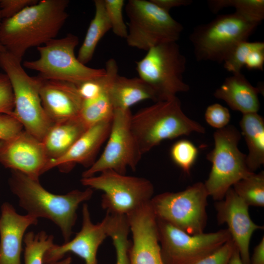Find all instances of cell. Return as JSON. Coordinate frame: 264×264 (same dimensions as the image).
<instances>
[{
    "label": "cell",
    "instance_id": "cell-1",
    "mask_svg": "<svg viewBox=\"0 0 264 264\" xmlns=\"http://www.w3.org/2000/svg\"><path fill=\"white\" fill-rule=\"evenodd\" d=\"M68 0H42L17 14L3 19L0 43L5 50L22 60L26 51L56 38L68 17Z\"/></svg>",
    "mask_w": 264,
    "mask_h": 264
},
{
    "label": "cell",
    "instance_id": "cell-2",
    "mask_svg": "<svg viewBox=\"0 0 264 264\" xmlns=\"http://www.w3.org/2000/svg\"><path fill=\"white\" fill-rule=\"evenodd\" d=\"M10 189L18 198L19 205L27 214L35 218L48 219L60 229L65 242L70 240L77 219L79 205L89 200L93 189L74 190L65 195H56L44 189L39 180L11 170Z\"/></svg>",
    "mask_w": 264,
    "mask_h": 264
},
{
    "label": "cell",
    "instance_id": "cell-3",
    "mask_svg": "<svg viewBox=\"0 0 264 264\" xmlns=\"http://www.w3.org/2000/svg\"><path fill=\"white\" fill-rule=\"evenodd\" d=\"M130 124L142 154L165 140L205 132L204 127L184 113L176 96L139 110L132 115Z\"/></svg>",
    "mask_w": 264,
    "mask_h": 264
},
{
    "label": "cell",
    "instance_id": "cell-4",
    "mask_svg": "<svg viewBox=\"0 0 264 264\" xmlns=\"http://www.w3.org/2000/svg\"><path fill=\"white\" fill-rule=\"evenodd\" d=\"M22 61L5 50L0 52V67L7 76L13 90L14 108L12 115L23 129L42 141L53 124L42 104L40 88L42 77L30 76Z\"/></svg>",
    "mask_w": 264,
    "mask_h": 264
},
{
    "label": "cell",
    "instance_id": "cell-5",
    "mask_svg": "<svg viewBox=\"0 0 264 264\" xmlns=\"http://www.w3.org/2000/svg\"><path fill=\"white\" fill-rule=\"evenodd\" d=\"M241 135L233 125L217 130L213 134L214 147L207 154L212 167L204 184L209 196L217 201L234 184L254 173L247 166L246 155L238 148Z\"/></svg>",
    "mask_w": 264,
    "mask_h": 264
},
{
    "label": "cell",
    "instance_id": "cell-6",
    "mask_svg": "<svg viewBox=\"0 0 264 264\" xmlns=\"http://www.w3.org/2000/svg\"><path fill=\"white\" fill-rule=\"evenodd\" d=\"M259 24L235 12L198 25L189 37L196 59L223 63L233 48L247 41Z\"/></svg>",
    "mask_w": 264,
    "mask_h": 264
},
{
    "label": "cell",
    "instance_id": "cell-7",
    "mask_svg": "<svg viewBox=\"0 0 264 264\" xmlns=\"http://www.w3.org/2000/svg\"><path fill=\"white\" fill-rule=\"evenodd\" d=\"M176 42L155 45L136 62L138 77L153 89L157 101L171 99L190 89L183 78L186 60Z\"/></svg>",
    "mask_w": 264,
    "mask_h": 264
},
{
    "label": "cell",
    "instance_id": "cell-8",
    "mask_svg": "<svg viewBox=\"0 0 264 264\" xmlns=\"http://www.w3.org/2000/svg\"><path fill=\"white\" fill-rule=\"evenodd\" d=\"M78 37L71 33L37 47L39 57L25 61L23 67L35 70L45 79L68 82L76 86L103 76L105 68H93L80 62L75 55Z\"/></svg>",
    "mask_w": 264,
    "mask_h": 264
},
{
    "label": "cell",
    "instance_id": "cell-9",
    "mask_svg": "<svg viewBox=\"0 0 264 264\" xmlns=\"http://www.w3.org/2000/svg\"><path fill=\"white\" fill-rule=\"evenodd\" d=\"M129 19L126 39L132 47L148 51L158 44L177 42L183 26L153 2L129 0L126 7Z\"/></svg>",
    "mask_w": 264,
    "mask_h": 264
},
{
    "label": "cell",
    "instance_id": "cell-10",
    "mask_svg": "<svg viewBox=\"0 0 264 264\" xmlns=\"http://www.w3.org/2000/svg\"><path fill=\"white\" fill-rule=\"evenodd\" d=\"M208 197L204 183L198 182L179 192L156 195L150 205L157 219L189 234L197 235L203 233L207 224Z\"/></svg>",
    "mask_w": 264,
    "mask_h": 264
},
{
    "label": "cell",
    "instance_id": "cell-11",
    "mask_svg": "<svg viewBox=\"0 0 264 264\" xmlns=\"http://www.w3.org/2000/svg\"><path fill=\"white\" fill-rule=\"evenodd\" d=\"M99 176L82 177L81 183L88 188L103 192L101 206L107 213L128 216L150 202L154 188L148 179L126 176L112 170Z\"/></svg>",
    "mask_w": 264,
    "mask_h": 264
},
{
    "label": "cell",
    "instance_id": "cell-12",
    "mask_svg": "<svg viewBox=\"0 0 264 264\" xmlns=\"http://www.w3.org/2000/svg\"><path fill=\"white\" fill-rule=\"evenodd\" d=\"M156 220L161 254L165 264H194L232 238L227 229L190 235L166 221Z\"/></svg>",
    "mask_w": 264,
    "mask_h": 264
},
{
    "label": "cell",
    "instance_id": "cell-13",
    "mask_svg": "<svg viewBox=\"0 0 264 264\" xmlns=\"http://www.w3.org/2000/svg\"><path fill=\"white\" fill-rule=\"evenodd\" d=\"M130 109L114 110L106 146L100 156L82 175L88 177L112 170L125 175L127 167L135 170L143 155L131 129Z\"/></svg>",
    "mask_w": 264,
    "mask_h": 264
},
{
    "label": "cell",
    "instance_id": "cell-14",
    "mask_svg": "<svg viewBox=\"0 0 264 264\" xmlns=\"http://www.w3.org/2000/svg\"><path fill=\"white\" fill-rule=\"evenodd\" d=\"M48 161L42 141L24 129L13 137L0 140V164L39 180Z\"/></svg>",
    "mask_w": 264,
    "mask_h": 264
},
{
    "label": "cell",
    "instance_id": "cell-15",
    "mask_svg": "<svg viewBox=\"0 0 264 264\" xmlns=\"http://www.w3.org/2000/svg\"><path fill=\"white\" fill-rule=\"evenodd\" d=\"M82 225L80 231L71 240L61 245L54 244L45 253L44 264H50L63 259L72 252L81 258L85 264H98L97 254L100 245L108 237V218L106 215L99 223L94 224L90 218L88 206L82 207Z\"/></svg>",
    "mask_w": 264,
    "mask_h": 264
},
{
    "label": "cell",
    "instance_id": "cell-16",
    "mask_svg": "<svg viewBox=\"0 0 264 264\" xmlns=\"http://www.w3.org/2000/svg\"><path fill=\"white\" fill-rule=\"evenodd\" d=\"M249 206L234 191L232 187L224 198L215 204L217 220L220 224L226 223L227 229L237 246L243 264H250L249 245L253 233L263 229L251 220Z\"/></svg>",
    "mask_w": 264,
    "mask_h": 264
},
{
    "label": "cell",
    "instance_id": "cell-17",
    "mask_svg": "<svg viewBox=\"0 0 264 264\" xmlns=\"http://www.w3.org/2000/svg\"><path fill=\"white\" fill-rule=\"evenodd\" d=\"M127 217L132 238L131 264H165L161 254L157 220L150 201Z\"/></svg>",
    "mask_w": 264,
    "mask_h": 264
},
{
    "label": "cell",
    "instance_id": "cell-18",
    "mask_svg": "<svg viewBox=\"0 0 264 264\" xmlns=\"http://www.w3.org/2000/svg\"><path fill=\"white\" fill-rule=\"evenodd\" d=\"M38 219L18 213L9 202H3L0 214V264H21L22 242L27 229Z\"/></svg>",
    "mask_w": 264,
    "mask_h": 264
},
{
    "label": "cell",
    "instance_id": "cell-19",
    "mask_svg": "<svg viewBox=\"0 0 264 264\" xmlns=\"http://www.w3.org/2000/svg\"><path fill=\"white\" fill-rule=\"evenodd\" d=\"M42 78L40 95L49 118L54 123L79 116L83 99L77 86L66 81Z\"/></svg>",
    "mask_w": 264,
    "mask_h": 264
},
{
    "label": "cell",
    "instance_id": "cell-20",
    "mask_svg": "<svg viewBox=\"0 0 264 264\" xmlns=\"http://www.w3.org/2000/svg\"><path fill=\"white\" fill-rule=\"evenodd\" d=\"M111 120L95 124L88 128L62 156L48 160L45 172L56 167H72L76 163L88 168L95 161V157L100 148L108 139L110 130Z\"/></svg>",
    "mask_w": 264,
    "mask_h": 264
},
{
    "label": "cell",
    "instance_id": "cell-21",
    "mask_svg": "<svg viewBox=\"0 0 264 264\" xmlns=\"http://www.w3.org/2000/svg\"><path fill=\"white\" fill-rule=\"evenodd\" d=\"M261 91L259 87L252 86L240 72L226 78L214 96L243 114L258 112L260 106L258 95Z\"/></svg>",
    "mask_w": 264,
    "mask_h": 264
},
{
    "label": "cell",
    "instance_id": "cell-22",
    "mask_svg": "<svg viewBox=\"0 0 264 264\" xmlns=\"http://www.w3.org/2000/svg\"><path fill=\"white\" fill-rule=\"evenodd\" d=\"M88 128L79 116L53 123L42 140L48 160L66 153Z\"/></svg>",
    "mask_w": 264,
    "mask_h": 264
},
{
    "label": "cell",
    "instance_id": "cell-23",
    "mask_svg": "<svg viewBox=\"0 0 264 264\" xmlns=\"http://www.w3.org/2000/svg\"><path fill=\"white\" fill-rule=\"evenodd\" d=\"M108 93L114 110H129L146 100L157 101L153 89L139 77L128 78L118 74L109 87Z\"/></svg>",
    "mask_w": 264,
    "mask_h": 264
},
{
    "label": "cell",
    "instance_id": "cell-24",
    "mask_svg": "<svg viewBox=\"0 0 264 264\" xmlns=\"http://www.w3.org/2000/svg\"><path fill=\"white\" fill-rule=\"evenodd\" d=\"M240 126L248 149L246 165L254 173L264 164V119L258 112L243 114Z\"/></svg>",
    "mask_w": 264,
    "mask_h": 264
},
{
    "label": "cell",
    "instance_id": "cell-25",
    "mask_svg": "<svg viewBox=\"0 0 264 264\" xmlns=\"http://www.w3.org/2000/svg\"><path fill=\"white\" fill-rule=\"evenodd\" d=\"M94 3V16L90 22L77 56L78 60L85 65L92 59L100 40L111 29L104 0H95Z\"/></svg>",
    "mask_w": 264,
    "mask_h": 264
},
{
    "label": "cell",
    "instance_id": "cell-26",
    "mask_svg": "<svg viewBox=\"0 0 264 264\" xmlns=\"http://www.w3.org/2000/svg\"><path fill=\"white\" fill-rule=\"evenodd\" d=\"M106 214L108 237L111 239L115 251V264H131V241L128 239L130 228L128 218L125 215Z\"/></svg>",
    "mask_w": 264,
    "mask_h": 264
},
{
    "label": "cell",
    "instance_id": "cell-27",
    "mask_svg": "<svg viewBox=\"0 0 264 264\" xmlns=\"http://www.w3.org/2000/svg\"><path fill=\"white\" fill-rule=\"evenodd\" d=\"M109 88L94 98L83 100L79 116L88 128L112 120L114 110L109 95Z\"/></svg>",
    "mask_w": 264,
    "mask_h": 264
},
{
    "label": "cell",
    "instance_id": "cell-28",
    "mask_svg": "<svg viewBox=\"0 0 264 264\" xmlns=\"http://www.w3.org/2000/svg\"><path fill=\"white\" fill-rule=\"evenodd\" d=\"M235 193L249 206H264V172L253 173L232 186Z\"/></svg>",
    "mask_w": 264,
    "mask_h": 264
},
{
    "label": "cell",
    "instance_id": "cell-29",
    "mask_svg": "<svg viewBox=\"0 0 264 264\" xmlns=\"http://www.w3.org/2000/svg\"><path fill=\"white\" fill-rule=\"evenodd\" d=\"M208 4L214 13L232 7L235 12L254 22L260 23L264 19V0H210Z\"/></svg>",
    "mask_w": 264,
    "mask_h": 264
},
{
    "label": "cell",
    "instance_id": "cell-30",
    "mask_svg": "<svg viewBox=\"0 0 264 264\" xmlns=\"http://www.w3.org/2000/svg\"><path fill=\"white\" fill-rule=\"evenodd\" d=\"M24 264H44L45 253L54 243V237L45 231L37 233L32 231L25 234Z\"/></svg>",
    "mask_w": 264,
    "mask_h": 264
},
{
    "label": "cell",
    "instance_id": "cell-31",
    "mask_svg": "<svg viewBox=\"0 0 264 264\" xmlns=\"http://www.w3.org/2000/svg\"><path fill=\"white\" fill-rule=\"evenodd\" d=\"M264 48L262 42L244 41L239 43L230 51L223 61L224 68L232 74L241 72L249 54L252 51Z\"/></svg>",
    "mask_w": 264,
    "mask_h": 264
},
{
    "label": "cell",
    "instance_id": "cell-32",
    "mask_svg": "<svg viewBox=\"0 0 264 264\" xmlns=\"http://www.w3.org/2000/svg\"><path fill=\"white\" fill-rule=\"evenodd\" d=\"M170 154L173 162L184 173L189 174L197 158L198 150L191 141L181 139L172 145Z\"/></svg>",
    "mask_w": 264,
    "mask_h": 264
},
{
    "label": "cell",
    "instance_id": "cell-33",
    "mask_svg": "<svg viewBox=\"0 0 264 264\" xmlns=\"http://www.w3.org/2000/svg\"><path fill=\"white\" fill-rule=\"evenodd\" d=\"M105 9L110 21L111 29L117 36L126 39L128 27L123 17V0H104Z\"/></svg>",
    "mask_w": 264,
    "mask_h": 264
},
{
    "label": "cell",
    "instance_id": "cell-34",
    "mask_svg": "<svg viewBox=\"0 0 264 264\" xmlns=\"http://www.w3.org/2000/svg\"><path fill=\"white\" fill-rule=\"evenodd\" d=\"M204 118L208 124L219 130L228 125L231 115L227 108L220 104L214 103L206 108Z\"/></svg>",
    "mask_w": 264,
    "mask_h": 264
},
{
    "label": "cell",
    "instance_id": "cell-35",
    "mask_svg": "<svg viewBox=\"0 0 264 264\" xmlns=\"http://www.w3.org/2000/svg\"><path fill=\"white\" fill-rule=\"evenodd\" d=\"M14 108V95L10 81L4 73L0 74V114L12 115Z\"/></svg>",
    "mask_w": 264,
    "mask_h": 264
},
{
    "label": "cell",
    "instance_id": "cell-36",
    "mask_svg": "<svg viewBox=\"0 0 264 264\" xmlns=\"http://www.w3.org/2000/svg\"><path fill=\"white\" fill-rule=\"evenodd\" d=\"M234 247L231 238L217 250L194 264H228Z\"/></svg>",
    "mask_w": 264,
    "mask_h": 264
},
{
    "label": "cell",
    "instance_id": "cell-37",
    "mask_svg": "<svg viewBox=\"0 0 264 264\" xmlns=\"http://www.w3.org/2000/svg\"><path fill=\"white\" fill-rule=\"evenodd\" d=\"M23 130L22 125L12 115L0 114V140L9 139Z\"/></svg>",
    "mask_w": 264,
    "mask_h": 264
},
{
    "label": "cell",
    "instance_id": "cell-38",
    "mask_svg": "<svg viewBox=\"0 0 264 264\" xmlns=\"http://www.w3.org/2000/svg\"><path fill=\"white\" fill-rule=\"evenodd\" d=\"M38 1L37 0H0V12L2 20L12 17L25 7Z\"/></svg>",
    "mask_w": 264,
    "mask_h": 264
},
{
    "label": "cell",
    "instance_id": "cell-39",
    "mask_svg": "<svg viewBox=\"0 0 264 264\" xmlns=\"http://www.w3.org/2000/svg\"><path fill=\"white\" fill-rule=\"evenodd\" d=\"M264 65V48L251 51L247 57L244 66L249 70H263Z\"/></svg>",
    "mask_w": 264,
    "mask_h": 264
},
{
    "label": "cell",
    "instance_id": "cell-40",
    "mask_svg": "<svg viewBox=\"0 0 264 264\" xmlns=\"http://www.w3.org/2000/svg\"><path fill=\"white\" fill-rule=\"evenodd\" d=\"M152 2L164 11L169 12L173 8L190 5L192 0H151Z\"/></svg>",
    "mask_w": 264,
    "mask_h": 264
},
{
    "label": "cell",
    "instance_id": "cell-41",
    "mask_svg": "<svg viewBox=\"0 0 264 264\" xmlns=\"http://www.w3.org/2000/svg\"><path fill=\"white\" fill-rule=\"evenodd\" d=\"M249 264H264V237L255 247Z\"/></svg>",
    "mask_w": 264,
    "mask_h": 264
},
{
    "label": "cell",
    "instance_id": "cell-42",
    "mask_svg": "<svg viewBox=\"0 0 264 264\" xmlns=\"http://www.w3.org/2000/svg\"><path fill=\"white\" fill-rule=\"evenodd\" d=\"M228 264H243L239 251L235 244Z\"/></svg>",
    "mask_w": 264,
    "mask_h": 264
},
{
    "label": "cell",
    "instance_id": "cell-43",
    "mask_svg": "<svg viewBox=\"0 0 264 264\" xmlns=\"http://www.w3.org/2000/svg\"><path fill=\"white\" fill-rule=\"evenodd\" d=\"M50 264H72V259L70 256H67Z\"/></svg>",
    "mask_w": 264,
    "mask_h": 264
},
{
    "label": "cell",
    "instance_id": "cell-44",
    "mask_svg": "<svg viewBox=\"0 0 264 264\" xmlns=\"http://www.w3.org/2000/svg\"><path fill=\"white\" fill-rule=\"evenodd\" d=\"M5 48H4V47L0 43V52L3 51H5Z\"/></svg>",
    "mask_w": 264,
    "mask_h": 264
},
{
    "label": "cell",
    "instance_id": "cell-45",
    "mask_svg": "<svg viewBox=\"0 0 264 264\" xmlns=\"http://www.w3.org/2000/svg\"><path fill=\"white\" fill-rule=\"evenodd\" d=\"M2 21V17H1V14H0V25L1 24V22Z\"/></svg>",
    "mask_w": 264,
    "mask_h": 264
}]
</instances>
